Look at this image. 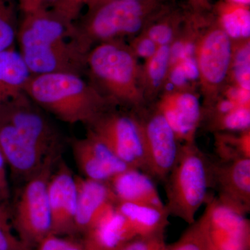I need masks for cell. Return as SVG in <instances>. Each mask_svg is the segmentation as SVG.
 Here are the masks:
<instances>
[{
	"label": "cell",
	"instance_id": "1",
	"mask_svg": "<svg viewBox=\"0 0 250 250\" xmlns=\"http://www.w3.org/2000/svg\"><path fill=\"white\" fill-rule=\"evenodd\" d=\"M17 41L31 75L86 72L87 54L81 48L74 22L52 9L24 14Z\"/></svg>",
	"mask_w": 250,
	"mask_h": 250
},
{
	"label": "cell",
	"instance_id": "2",
	"mask_svg": "<svg viewBox=\"0 0 250 250\" xmlns=\"http://www.w3.org/2000/svg\"><path fill=\"white\" fill-rule=\"evenodd\" d=\"M24 93L46 113L68 124L88 126L105 112L118 108L90 82L75 74L31 75Z\"/></svg>",
	"mask_w": 250,
	"mask_h": 250
},
{
	"label": "cell",
	"instance_id": "3",
	"mask_svg": "<svg viewBox=\"0 0 250 250\" xmlns=\"http://www.w3.org/2000/svg\"><path fill=\"white\" fill-rule=\"evenodd\" d=\"M172 0H108L87 10L74 22L81 48L88 54L103 42L131 39Z\"/></svg>",
	"mask_w": 250,
	"mask_h": 250
},
{
	"label": "cell",
	"instance_id": "4",
	"mask_svg": "<svg viewBox=\"0 0 250 250\" xmlns=\"http://www.w3.org/2000/svg\"><path fill=\"white\" fill-rule=\"evenodd\" d=\"M140 64L127 42H103L90 49L86 72L92 83L117 107L138 113L147 107L140 89Z\"/></svg>",
	"mask_w": 250,
	"mask_h": 250
},
{
	"label": "cell",
	"instance_id": "5",
	"mask_svg": "<svg viewBox=\"0 0 250 250\" xmlns=\"http://www.w3.org/2000/svg\"><path fill=\"white\" fill-rule=\"evenodd\" d=\"M170 215L191 225L204 204L212 197L211 156L197 146L196 142L183 143L175 164L164 182Z\"/></svg>",
	"mask_w": 250,
	"mask_h": 250
},
{
	"label": "cell",
	"instance_id": "6",
	"mask_svg": "<svg viewBox=\"0 0 250 250\" xmlns=\"http://www.w3.org/2000/svg\"><path fill=\"white\" fill-rule=\"evenodd\" d=\"M232 47V41L219 26L211 11L194 51L202 109L211 106L228 85Z\"/></svg>",
	"mask_w": 250,
	"mask_h": 250
},
{
	"label": "cell",
	"instance_id": "7",
	"mask_svg": "<svg viewBox=\"0 0 250 250\" xmlns=\"http://www.w3.org/2000/svg\"><path fill=\"white\" fill-rule=\"evenodd\" d=\"M87 128L103 140L126 165L149 175L144 131L136 112L112 108Z\"/></svg>",
	"mask_w": 250,
	"mask_h": 250
},
{
	"label": "cell",
	"instance_id": "8",
	"mask_svg": "<svg viewBox=\"0 0 250 250\" xmlns=\"http://www.w3.org/2000/svg\"><path fill=\"white\" fill-rule=\"evenodd\" d=\"M57 160L49 161L39 173L25 181L15 202V228L20 241L29 249L52 233L47 186Z\"/></svg>",
	"mask_w": 250,
	"mask_h": 250
},
{
	"label": "cell",
	"instance_id": "9",
	"mask_svg": "<svg viewBox=\"0 0 250 250\" xmlns=\"http://www.w3.org/2000/svg\"><path fill=\"white\" fill-rule=\"evenodd\" d=\"M0 115L46 157H59L62 146V134L46 116V112L24 92L0 106Z\"/></svg>",
	"mask_w": 250,
	"mask_h": 250
},
{
	"label": "cell",
	"instance_id": "10",
	"mask_svg": "<svg viewBox=\"0 0 250 250\" xmlns=\"http://www.w3.org/2000/svg\"><path fill=\"white\" fill-rule=\"evenodd\" d=\"M136 113L144 131L149 175L164 182L177 160L182 143L154 104Z\"/></svg>",
	"mask_w": 250,
	"mask_h": 250
},
{
	"label": "cell",
	"instance_id": "11",
	"mask_svg": "<svg viewBox=\"0 0 250 250\" xmlns=\"http://www.w3.org/2000/svg\"><path fill=\"white\" fill-rule=\"evenodd\" d=\"M208 250H250V222L246 215L212 197L203 213Z\"/></svg>",
	"mask_w": 250,
	"mask_h": 250
},
{
	"label": "cell",
	"instance_id": "12",
	"mask_svg": "<svg viewBox=\"0 0 250 250\" xmlns=\"http://www.w3.org/2000/svg\"><path fill=\"white\" fill-rule=\"evenodd\" d=\"M154 104L181 143L196 142L202 118V104L196 90H165Z\"/></svg>",
	"mask_w": 250,
	"mask_h": 250
},
{
	"label": "cell",
	"instance_id": "13",
	"mask_svg": "<svg viewBox=\"0 0 250 250\" xmlns=\"http://www.w3.org/2000/svg\"><path fill=\"white\" fill-rule=\"evenodd\" d=\"M211 189L223 204L247 215L250 211V159L220 161L211 156Z\"/></svg>",
	"mask_w": 250,
	"mask_h": 250
},
{
	"label": "cell",
	"instance_id": "14",
	"mask_svg": "<svg viewBox=\"0 0 250 250\" xmlns=\"http://www.w3.org/2000/svg\"><path fill=\"white\" fill-rule=\"evenodd\" d=\"M71 146L75 162L85 178L108 182L117 174L131 168L89 129L85 137L72 139Z\"/></svg>",
	"mask_w": 250,
	"mask_h": 250
},
{
	"label": "cell",
	"instance_id": "15",
	"mask_svg": "<svg viewBox=\"0 0 250 250\" xmlns=\"http://www.w3.org/2000/svg\"><path fill=\"white\" fill-rule=\"evenodd\" d=\"M47 195L52 233L62 234L75 230V219L77 203L76 177L65 164L52 171L47 186Z\"/></svg>",
	"mask_w": 250,
	"mask_h": 250
},
{
	"label": "cell",
	"instance_id": "16",
	"mask_svg": "<svg viewBox=\"0 0 250 250\" xmlns=\"http://www.w3.org/2000/svg\"><path fill=\"white\" fill-rule=\"evenodd\" d=\"M0 150L13 172L24 182L39 173L50 161L33 147L9 122L0 115Z\"/></svg>",
	"mask_w": 250,
	"mask_h": 250
},
{
	"label": "cell",
	"instance_id": "17",
	"mask_svg": "<svg viewBox=\"0 0 250 250\" xmlns=\"http://www.w3.org/2000/svg\"><path fill=\"white\" fill-rule=\"evenodd\" d=\"M137 236L126 218L110 206L85 233L86 250H119L126 242Z\"/></svg>",
	"mask_w": 250,
	"mask_h": 250
},
{
	"label": "cell",
	"instance_id": "18",
	"mask_svg": "<svg viewBox=\"0 0 250 250\" xmlns=\"http://www.w3.org/2000/svg\"><path fill=\"white\" fill-rule=\"evenodd\" d=\"M77 203L75 230L85 233L110 206L116 204L106 182L76 177Z\"/></svg>",
	"mask_w": 250,
	"mask_h": 250
},
{
	"label": "cell",
	"instance_id": "19",
	"mask_svg": "<svg viewBox=\"0 0 250 250\" xmlns=\"http://www.w3.org/2000/svg\"><path fill=\"white\" fill-rule=\"evenodd\" d=\"M113 196L118 202L139 204L164 208L154 179L142 171L129 168L117 174L108 182Z\"/></svg>",
	"mask_w": 250,
	"mask_h": 250
},
{
	"label": "cell",
	"instance_id": "20",
	"mask_svg": "<svg viewBox=\"0 0 250 250\" xmlns=\"http://www.w3.org/2000/svg\"><path fill=\"white\" fill-rule=\"evenodd\" d=\"M170 66V46H160L150 58L140 65V89L147 106L156 103L164 92Z\"/></svg>",
	"mask_w": 250,
	"mask_h": 250
},
{
	"label": "cell",
	"instance_id": "21",
	"mask_svg": "<svg viewBox=\"0 0 250 250\" xmlns=\"http://www.w3.org/2000/svg\"><path fill=\"white\" fill-rule=\"evenodd\" d=\"M31 74L15 47L0 52V106L24 93Z\"/></svg>",
	"mask_w": 250,
	"mask_h": 250
},
{
	"label": "cell",
	"instance_id": "22",
	"mask_svg": "<svg viewBox=\"0 0 250 250\" xmlns=\"http://www.w3.org/2000/svg\"><path fill=\"white\" fill-rule=\"evenodd\" d=\"M117 210L126 218L136 236H149L165 233L170 213L167 208L118 202Z\"/></svg>",
	"mask_w": 250,
	"mask_h": 250
},
{
	"label": "cell",
	"instance_id": "23",
	"mask_svg": "<svg viewBox=\"0 0 250 250\" xmlns=\"http://www.w3.org/2000/svg\"><path fill=\"white\" fill-rule=\"evenodd\" d=\"M188 6L171 1L153 18L142 32L159 46H170L178 36L187 16Z\"/></svg>",
	"mask_w": 250,
	"mask_h": 250
},
{
	"label": "cell",
	"instance_id": "24",
	"mask_svg": "<svg viewBox=\"0 0 250 250\" xmlns=\"http://www.w3.org/2000/svg\"><path fill=\"white\" fill-rule=\"evenodd\" d=\"M212 13L231 41L250 39V6L220 0L213 5Z\"/></svg>",
	"mask_w": 250,
	"mask_h": 250
},
{
	"label": "cell",
	"instance_id": "25",
	"mask_svg": "<svg viewBox=\"0 0 250 250\" xmlns=\"http://www.w3.org/2000/svg\"><path fill=\"white\" fill-rule=\"evenodd\" d=\"M200 128L215 134L250 129V106H239L223 112L202 114Z\"/></svg>",
	"mask_w": 250,
	"mask_h": 250
},
{
	"label": "cell",
	"instance_id": "26",
	"mask_svg": "<svg viewBox=\"0 0 250 250\" xmlns=\"http://www.w3.org/2000/svg\"><path fill=\"white\" fill-rule=\"evenodd\" d=\"M215 159L231 161L250 159V129L213 134Z\"/></svg>",
	"mask_w": 250,
	"mask_h": 250
},
{
	"label": "cell",
	"instance_id": "27",
	"mask_svg": "<svg viewBox=\"0 0 250 250\" xmlns=\"http://www.w3.org/2000/svg\"><path fill=\"white\" fill-rule=\"evenodd\" d=\"M232 43L228 84L250 91V39Z\"/></svg>",
	"mask_w": 250,
	"mask_h": 250
},
{
	"label": "cell",
	"instance_id": "28",
	"mask_svg": "<svg viewBox=\"0 0 250 250\" xmlns=\"http://www.w3.org/2000/svg\"><path fill=\"white\" fill-rule=\"evenodd\" d=\"M19 10L18 0H0V52L15 47Z\"/></svg>",
	"mask_w": 250,
	"mask_h": 250
},
{
	"label": "cell",
	"instance_id": "29",
	"mask_svg": "<svg viewBox=\"0 0 250 250\" xmlns=\"http://www.w3.org/2000/svg\"><path fill=\"white\" fill-rule=\"evenodd\" d=\"M168 250H208L205 219L204 215L195 220L180 238L169 245Z\"/></svg>",
	"mask_w": 250,
	"mask_h": 250
},
{
	"label": "cell",
	"instance_id": "30",
	"mask_svg": "<svg viewBox=\"0 0 250 250\" xmlns=\"http://www.w3.org/2000/svg\"><path fill=\"white\" fill-rule=\"evenodd\" d=\"M96 0H57L52 9L70 22H75L80 18L85 7L90 9Z\"/></svg>",
	"mask_w": 250,
	"mask_h": 250
},
{
	"label": "cell",
	"instance_id": "31",
	"mask_svg": "<svg viewBox=\"0 0 250 250\" xmlns=\"http://www.w3.org/2000/svg\"><path fill=\"white\" fill-rule=\"evenodd\" d=\"M164 233L134 237L119 250H168Z\"/></svg>",
	"mask_w": 250,
	"mask_h": 250
},
{
	"label": "cell",
	"instance_id": "32",
	"mask_svg": "<svg viewBox=\"0 0 250 250\" xmlns=\"http://www.w3.org/2000/svg\"><path fill=\"white\" fill-rule=\"evenodd\" d=\"M36 250H86L84 243H77L50 233L36 246Z\"/></svg>",
	"mask_w": 250,
	"mask_h": 250
},
{
	"label": "cell",
	"instance_id": "33",
	"mask_svg": "<svg viewBox=\"0 0 250 250\" xmlns=\"http://www.w3.org/2000/svg\"><path fill=\"white\" fill-rule=\"evenodd\" d=\"M127 44L138 59L144 60L152 57L160 47L143 32L131 38Z\"/></svg>",
	"mask_w": 250,
	"mask_h": 250
},
{
	"label": "cell",
	"instance_id": "34",
	"mask_svg": "<svg viewBox=\"0 0 250 250\" xmlns=\"http://www.w3.org/2000/svg\"><path fill=\"white\" fill-rule=\"evenodd\" d=\"M0 250H30L14 236L7 217L0 207Z\"/></svg>",
	"mask_w": 250,
	"mask_h": 250
},
{
	"label": "cell",
	"instance_id": "35",
	"mask_svg": "<svg viewBox=\"0 0 250 250\" xmlns=\"http://www.w3.org/2000/svg\"><path fill=\"white\" fill-rule=\"evenodd\" d=\"M189 9L195 12H209L212 11L213 4L210 0H187Z\"/></svg>",
	"mask_w": 250,
	"mask_h": 250
},
{
	"label": "cell",
	"instance_id": "36",
	"mask_svg": "<svg viewBox=\"0 0 250 250\" xmlns=\"http://www.w3.org/2000/svg\"><path fill=\"white\" fill-rule=\"evenodd\" d=\"M5 159L0 150V197H4L7 194V182L5 174Z\"/></svg>",
	"mask_w": 250,
	"mask_h": 250
},
{
	"label": "cell",
	"instance_id": "37",
	"mask_svg": "<svg viewBox=\"0 0 250 250\" xmlns=\"http://www.w3.org/2000/svg\"><path fill=\"white\" fill-rule=\"evenodd\" d=\"M20 9L23 14L32 12L36 9V0H18Z\"/></svg>",
	"mask_w": 250,
	"mask_h": 250
},
{
	"label": "cell",
	"instance_id": "38",
	"mask_svg": "<svg viewBox=\"0 0 250 250\" xmlns=\"http://www.w3.org/2000/svg\"><path fill=\"white\" fill-rule=\"evenodd\" d=\"M57 0H36V9H52ZM35 10V11H36Z\"/></svg>",
	"mask_w": 250,
	"mask_h": 250
},
{
	"label": "cell",
	"instance_id": "39",
	"mask_svg": "<svg viewBox=\"0 0 250 250\" xmlns=\"http://www.w3.org/2000/svg\"><path fill=\"white\" fill-rule=\"evenodd\" d=\"M225 1H229V2L233 3V4L250 6V0H225Z\"/></svg>",
	"mask_w": 250,
	"mask_h": 250
},
{
	"label": "cell",
	"instance_id": "40",
	"mask_svg": "<svg viewBox=\"0 0 250 250\" xmlns=\"http://www.w3.org/2000/svg\"><path fill=\"white\" fill-rule=\"evenodd\" d=\"M108 1V0H96V1H95V4H94L93 6H95V5L100 4V3L103 2V1ZM129 1H137V0H129ZM93 6H92V7H93Z\"/></svg>",
	"mask_w": 250,
	"mask_h": 250
}]
</instances>
